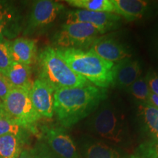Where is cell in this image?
Masks as SVG:
<instances>
[{
    "mask_svg": "<svg viewBox=\"0 0 158 158\" xmlns=\"http://www.w3.org/2000/svg\"><path fill=\"white\" fill-rule=\"evenodd\" d=\"M107 98L106 89L92 84L57 90L54 92V115L59 125L70 128L89 116Z\"/></svg>",
    "mask_w": 158,
    "mask_h": 158,
    "instance_id": "obj_1",
    "label": "cell"
},
{
    "mask_svg": "<svg viewBox=\"0 0 158 158\" xmlns=\"http://www.w3.org/2000/svg\"><path fill=\"white\" fill-rule=\"evenodd\" d=\"M86 126L90 133L114 147L124 148L131 144V133L125 111L113 100H103L90 115Z\"/></svg>",
    "mask_w": 158,
    "mask_h": 158,
    "instance_id": "obj_2",
    "label": "cell"
},
{
    "mask_svg": "<svg viewBox=\"0 0 158 158\" xmlns=\"http://www.w3.org/2000/svg\"><path fill=\"white\" fill-rule=\"evenodd\" d=\"M54 48L71 70L90 84L106 89L113 86L114 63L100 58L89 50Z\"/></svg>",
    "mask_w": 158,
    "mask_h": 158,
    "instance_id": "obj_3",
    "label": "cell"
},
{
    "mask_svg": "<svg viewBox=\"0 0 158 158\" xmlns=\"http://www.w3.org/2000/svg\"><path fill=\"white\" fill-rule=\"evenodd\" d=\"M38 78L49 85L55 92L62 89L81 87L92 84L73 72L54 47L46 46L37 54Z\"/></svg>",
    "mask_w": 158,
    "mask_h": 158,
    "instance_id": "obj_4",
    "label": "cell"
},
{
    "mask_svg": "<svg viewBox=\"0 0 158 158\" xmlns=\"http://www.w3.org/2000/svg\"><path fill=\"white\" fill-rule=\"evenodd\" d=\"M2 108L12 119L31 133H37L36 125L41 119L35 110L30 98V92L21 89L12 87Z\"/></svg>",
    "mask_w": 158,
    "mask_h": 158,
    "instance_id": "obj_5",
    "label": "cell"
},
{
    "mask_svg": "<svg viewBox=\"0 0 158 158\" xmlns=\"http://www.w3.org/2000/svg\"><path fill=\"white\" fill-rule=\"evenodd\" d=\"M99 30L87 23H64L55 33L53 43L55 48L89 50L97 38L101 36Z\"/></svg>",
    "mask_w": 158,
    "mask_h": 158,
    "instance_id": "obj_6",
    "label": "cell"
},
{
    "mask_svg": "<svg viewBox=\"0 0 158 158\" xmlns=\"http://www.w3.org/2000/svg\"><path fill=\"white\" fill-rule=\"evenodd\" d=\"M63 4L52 0H38L33 3L24 24V35L41 34L47 31L64 10Z\"/></svg>",
    "mask_w": 158,
    "mask_h": 158,
    "instance_id": "obj_7",
    "label": "cell"
},
{
    "mask_svg": "<svg viewBox=\"0 0 158 158\" xmlns=\"http://www.w3.org/2000/svg\"><path fill=\"white\" fill-rule=\"evenodd\" d=\"M41 140L61 158H82L78 147L62 126L44 125L40 129Z\"/></svg>",
    "mask_w": 158,
    "mask_h": 158,
    "instance_id": "obj_8",
    "label": "cell"
},
{
    "mask_svg": "<svg viewBox=\"0 0 158 158\" xmlns=\"http://www.w3.org/2000/svg\"><path fill=\"white\" fill-rule=\"evenodd\" d=\"M89 51L100 58L114 64L133 56V50L130 45L115 33L105 34L99 37L90 47Z\"/></svg>",
    "mask_w": 158,
    "mask_h": 158,
    "instance_id": "obj_9",
    "label": "cell"
},
{
    "mask_svg": "<svg viewBox=\"0 0 158 158\" xmlns=\"http://www.w3.org/2000/svg\"><path fill=\"white\" fill-rule=\"evenodd\" d=\"M65 23H87L94 26L102 35L118 29L122 25V18L115 13L94 12L76 9L67 13Z\"/></svg>",
    "mask_w": 158,
    "mask_h": 158,
    "instance_id": "obj_10",
    "label": "cell"
},
{
    "mask_svg": "<svg viewBox=\"0 0 158 158\" xmlns=\"http://www.w3.org/2000/svg\"><path fill=\"white\" fill-rule=\"evenodd\" d=\"M23 28L22 15L13 2L0 0V40L16 38Z\"/></svg>",
    "mask_w": 158,
    "mask_h": 158,
    "instance_id": "obj_11",
    "label": "cell"
},
{
    "mask_svg": "<svg viewBox=\"0 0 158 158\" xmlns=\"http://www.w3.org/2000/svg\"><path fill=\"white\" fill-rule=\"evenodd\" d=\"M79 151L82 158H130L120 148L90 136L81 138Z\"/></svg>",
    "mask_w": 158,
    "mask_h": 158,
    "instance_id": "obj_12",
    "label": "cell"
},
{
    "mask_svg": "<svg viewBox=\"0 0 158 158\" xmlns=\"http://www.w3.org/2000/svg\"><path fill=\"white\" fill-rule=\"evenodd\" d=\"M54 92L49 85L40 78L33 82L30 91L31 100L41 118H51L54 116Z\"/></svg>",
    "mask_w": 158,
    "mask_h": 158,
    "instance_id": "obj_13",
    "label": "cell"
},
{
    "mask_svg": "<svg viewBox=\"0 0 158 158\" xmlns=\"http://www.w3.org/2000/svg\"><path fill=\"white\" fill-rule=\"evenodd\" d=\"M141 76V62L136 59H125L114 64L113 86L127 89Z\"/></svg>",
    "mask_w": 158,
    "mask_h": 158,
    "instance_id": "obj_14",
    "label": "cell"
},
{
    "mask_svg": "<svg viewBox=\"0 0 158 158\" xmlns=\"http://www.w3.org/2000/svg\"><path fill=\"white\" fill-rule=\"evenodd\" d=\"M115 14L129 21L148 18L154 11L153 4L143 0H111Z\"/></svg>",
    "mask_w": 158,
    "mask_h": 158,
    "instance_id": "obj_15",
    "label": "cell"
},
{
    "mask_svg": "<svg viewBox=\"0 0 158 158\" xmlns=\"http://www.w3.org/2000/svg\"><path fill=\"white\" fill-rule=\"evenodd\" d=\"M10 50L13 61L31 66L37 60V41L27 37L11 40Z\"/></svg>",
    "mask_w": 158,
    "mask_h": 158,
    "instance_id": "obj_16",
    "label": "cell"
},
{
    "mask_svg": "<svg viewBox=\"0 0 158 158\" xmlns=\"http://www.w3.org/2000/svg\"><path fill=\"white\" fill-rule=\"evenodd\" d=\"M136 117L142 130L151 137V140L158 141V109L149 103L138 104Z\"/></svg>",
    "mask_w": 158,
    "mask_h": 158,
    "instance_id": "obj_17",
    "label": "cell"
},
{
    "mask_svg": "<svg viewBox=\"0 0 158 158\" xmlns=\"http://www.w3.org/2000/svg\"><path fill=\"white\" fill-rule=\"evenodd\" d=\"M5 78L13 88L21 89L30 92L33 84L31 80V68L21 63L13 62Z\"/></svg>",
    "mask_w": 158,
    "mask_h": 158,
    "instance_id": "obj_18",
    "label": "cell"
},
{
    "mask_svg": "<svg viewBox=\"0 0 158 158\" xmlns=\"http://www.w3.org/2000/svg\"><path fill=\"white\" fill-rule=\"evenodd\" d=\"M27 133H10L0 136V158H18L23 150Z\"/></svg>",
    "mask_w": 158,
    "mask_h": 158,
    "instance_id": "obj_19",
    "label": "cell"
},
{
    "mask_svg": "<svg viewBox=\"0 0 158 158\" xmlns=\"http://www.w3.org/2000/svg\"><path fill=\"white\" fill-rule=\"evenodd\" d=\"M66 2L79 10L115 13L111 0H67Z\"/></svg>",
    "mask_w": 158,
    "mask_h": 158,
    "instance_id": "obj_20",
    "label": "cell"
},
{
    "mask_svg": "<svg viewBox=\"0 0 158 158\" xmlns=\"http://www.w3.org/2000/svg\"><path fill=\"white\" fill-rule=\"evenodd\" d=\"M128 93L134 98L136 103L144 104L148 103L150 90L148 87L145 77L141 76L138 78L129 88L127 89Z\"/></svg>",
    "mask_w": 158,
    "mask_h": 158,
    "instance_id": "obj_21",
    "label": "cell"
},
{
    "mask_svg": "<svg viewBox=\"0 0 158 158\" xmlns=\"http://www.w3.org/2000/svg\"><path fill=\"white\" fill-rule=\"evenodd\" d=\"M25 133H29V131L15 122L14 120L12 119L9 116H7L2 108L1 106L0 107V136L10 133L20 135V134Z\"/></svg>",
    "mask_w": 158,
    "mask_h": 158,
    "instance_id": "obj_22",
    "label": "cell"
},
{
    "mask_svg": "<svg viewBox=\"0 0 158 158\" xmlns=\"http://www.w3.org/2000/svg\"><path fill=\"white\" fill-rule=\"evenodd\" d=\"M10 40H0V74L5 77L13 64V61L10 50Z\"/></svg>",
    "mask_w": 158,
    "mask_h": 158,
    "instance_id": "obj_23",
    "label": "cell"
},
{
    "mask_svg": "<svg viewBox=\"0 0 158 158\" xmlns=\"http://www.w3.org/2000/svg\"><path fill=\"white\" fill-rule=\"evenodd\" d=\"M135 154L141 158H158V141L143 142L136 149Z\"/></svg>",
    "mask_w": 158,
    "mask_h": 158,
    "instance_id": "obj_24",
    "label": "cell"
},
{
    "mask_svg": "<svg viewBox=\"0 0 158 158\" xmlns=\"http://www.w3.org/2000/svg\"><path fill=\"white\" fill-rule=\"evenodd\" d=\"M35 158H61L57 156L42 140L36 142L31 149Z\"/></svg>",
    "mask_w": 158,
    "mask_h": 158,
    "instance_id": "obj_25",
    "label": "cell"
},
{
    "mask_svg": "<svg viewBox=\"0 0 158 158\" xmlns=\"http://www.w3.org/2000/svg\"><path fill=\"white\" fill-rule=\"evenodd\" d=\"M148 87L152 93L158 94V73L155 70H149L145 76Z\"/></svg>",
    "mask_w": 158,
    "mask_h": 158,
    "instance_id": "obj_26",
    "label": "cell"
},
{
    "mask_svg": "<svg viewBox=\"0 0 158 158\" xmlns=\"http://www.w3.org/2000/svg\"><path fill=\"white\" fill-rule=\"evenodd\" d=\"M149 45L153 56L158 62V25L156 26L152 31L149 39Z\"/></svg>",
    "mask_w": 158,
    "mask_h": 158,
    "instance_id": "obj_27",
    "label": "cell"
},
{
    "mask_svg": "<svg viewBox=\"0 0 158 158\" xmlns=\"http://www.w3.org/2000/svg\"><path fill=\"white\" fill-rule=\"evenodd\" d=\"M12 88L10 84L2 75L0 74V102H2Z\"/></svg>",
    "mask_w": 158,
    "mask_h": 158,
    "instance_id": "obj_28",
    "label": "cell"
},
{
    "mask_svg": "<svg viewBox=\"0 0 158 158\" xmlns=\"http://www.w3.org/2000/svg\"><path fill=\"white\" fill-rule=\"evenodd\" d=\"M148 103L152 105V106H153L154 107L158 109V94H155L150 92Z\"/></svg>",
    "mask_w": 158,
    "mask_h": 158,
    "instance_id": "obj_29",
    "label": "cell"
},
{
    "mask_svg": "<svg viewBox=\"0 0 158 158\" xmlns=\"http://www.w3.org/2000/svg\"><path fill=\"white\" fill-rule=\"evenodd\" d=\"M18 158H35L30 149H23Z\"/></svg>",
    "mask_w": 158,
    "mask_h": 158,
    "instance_id": "obj_30",
    "label": "cell"
},
{
    "mask_svg": "<svg viewBox=\"0 0 158 158\" xmlns=\"http://www.w3.org/2000/svg\"><path fill=\"white\" fill-rule=\"evenodd\" d=\"M130 158H141V157H140L139 156L135 155V154H133V155L130 156Z\"/></svg>",
    "mask_w": 158,
    "mask_h": 158,
    "instance_id": "obj_31",
    "label": "cell"
},
{
    "mask_svg": "<svg viewBox=\"0 0 158 158\" xmlns=\"http://www.w3.org/2000/svg\"><path fill=\"white\" fill-rule=\"evenodd\" d=\"M1 106H2V102H0V107H1Z\"/></svg>",
    "mask_w": 158,
    "mask_h": 158,
    "instance_id": "obj_32",
    "label": "cell"
}]
</instances>
